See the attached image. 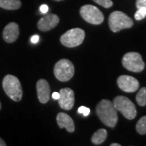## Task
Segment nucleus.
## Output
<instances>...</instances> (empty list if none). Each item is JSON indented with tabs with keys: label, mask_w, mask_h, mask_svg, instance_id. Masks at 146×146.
Returning <instances> with one entry per match:
<instances>
[{
	"label": "nucleus",
	"mask_w": 146,
	"mask_h": 146,
	"mask_svg": "<svg viewBox=\"0 0 146 146\" xmlns=\"http://www.w3.org/2000/svg\"><path fill=\"white\" fill-rule=\"evenodd\" d=\"M96 113L101 121L109 127H114L118 122L117 110L112 102L102 100L96 108Z\"/></svg>",
	"instance_id": "1"
},
{
	"label": "nucleus",
	"mask_w": 146,
	"mask_h": 146,
	"mask_svg": "<svg viewBox=\"0 0 146 146\" xmlns=\"http://www.w3.org/2000/svg\"><path fill=\"white\" fill-rule=\"evenodd\" d=\"M57 123L60 129L65 128L69 133H73L75 129V126L73 120L69 115L64 112H60L57 115Z\"/></svg>",
	"instance_id": "14"
},
{
	"label": "nucleus",
	"mask_w": 146,
	"mask_h": 146,
	"mask_svg": "<svg viewBox=\"0 0 146 146\" xmlns=\"http://www.w3.org/2000/svg\"><path fill=\"white\" fill-rule=\"evenodd\" d=\"M111 146H120V144L119 143H112L110 145Z\"/></svg>",
	"instance_id": "27"
},
{
	"label": "nucleus",
	"mask_w": 146,
	"mask_h": 146,
	"mask_svg": "<svg viewBox=\"0 0 146 146\" xmlns=\"http://www.w3.org/2000/svg\"><path fill=\"white\" fill-rule=\"evenodd\" d=\"M93 1L106 8H109L113 5L112 0H93Z\"/></svg>",
	"instance_id": "20"
},
{
	"label": "nucleus",
	"mask_w": 146,
	"mask_h": 146,
	"mask_svg": "<svg viewBox=\"0 0 146 146\" xmlns=\"http://www.w3.org/2000/svg\"><path fill=\"white\" fill-rule=\"evenodd\" d=\"M37 98L42 104H46L50 100V87L48 82L45 79H40L36 83Z\"/></svg>",
	"instance_id": "13"
},
{
	"label": "nucleus",
	"mask_w": 146,
	"mask_h": 146,
	"mask_svg": "<svg viewBox=\"0 0 146 146\" xmlns=\"http://www.w3.org/2000/svg\"><path fill=\"white\" fill-rule=\"evenodd\" d=\"M3 91L11 100L20 102L23 98V88L19 79L16 76L8 74L3 78L2 82Z\"/></svg>",
	"instance_id": "2"
},
{
	"label": "nucleus",
	"mask_w": 146,
	"mask_h": 146,
	"mask_svg": "<svg viewBox=\"0 0 146 146\" xmlns=\"http://www.w3.org/2000/svg\"><path fill=\"white\" fill-rule=\"evenodd\" d=\"M136 7L137 9L142 7L146 8V0H137Z\"/></svg>",
	"instance_id": "22"
},
{
	"label": "nucleus",
	"mask_w": 146,
	"mask_h": 146,
	"mask_svg": "<svg viewBox=\"0 0 146 146\" xmlns=\"http://www.w3.org/2000/svg\"><path fill=\"white\" fill-rule=\"evenodd\" d=\"M60 18L56 14H48L41 18L37 23V27L40 31L47 32L55 28L58 25Z\"/></svg>",
	"instance_id": "11"
},
{
	"label": "nucleus",
	"mask_w": 146,
	"mask_h": 146,
	"mask_svg": "<svg viewBox=\"0 0 146 146\" xmlns=\"http://www.w3.org/2000/svg\"><path fill=\"white\" fill-rule=\"evenodd\" d=\"M52 98L54 100H58L60 98V93L58 92H54L52 94Z\"/></svg>",
	"instance_id": "25"
},
{
	"label": "nucleus",
	"mask_w": 146,
	"mask_h": 146,
	"mask_svg": "<svg viewBox=\"0 0 146 146\" xmlns=\"http://www.w3.org/2000/svg\"><path fill=\"white\" fill-rule=\"evenodd\" d=\"M136 130L140 135L146 134V116L141 117L136 125Z\"/></svg>",
	"instance_id": "18"
},
{
	"label": "nucleus",
	"mask_w": 146,
	"mask_h": 146,
	"mask_svg": "<svg viewBox=\"0 0 146 146\" xmlns=\"http://www.w3.org/2000/svg\"><path fill=\"white\" fill-rule=\"evenodd\" d=\"M54 75L58 81L66 82L70 80L74 74V67L70 60L62 59L54 66Z\"/></svg>",
	"instance_id": "5"
},
{
	"label": "nucleus",
	"mask_w": 146,
	"mask_h": 146,
	"mask_svg": "<svg viewBox=\"0 0 146 146\" xmlns=\"http://www.w3.org/2000/svg\"><path fill=\"white\" fill-rule=\"evenodd\" d=\"M117 84L122 91L127 93L135 92L139 87V83L137 80L128 75L120 76L117 79Z\"/></svg>",
	"instance_id": "9"
},
{
	"label": "nucleus",
	"mask_w": 146,
	"mask_h": 146,
	"mask_svg": "<svg viewBox=\"0 0 146 146\" xmlns=\"http://www.w3.org/2000/svg\"><path fill=\"white\" fill-rule=\"evenodd\" d=\"M146 16V8L142 7V8H138V10L135 14V18L137 21H141Z\"/></svg>",
	"instance_id": "19"
},
{
	"label": "nucleus",
	"mask_w": 146,
	"mask_h": 146,
	"mask_svg": "<svg viewBox=\"0 0 146 146\" xmlns=\"http://www.w3.org/2000/svg\"><path fill=\"white\" fill-rule=\"evenodd\" d=\"M1 102H0V110H1Z\"/></svg>",
	"instance_id": "28"
},
{
	"label": "nucleus",
	"mask_w": 146,
	"mask_h": 146,
	"mask_svg": "<svg viewBox=\"0 0 146 146\" xmlns=\"http://www.w3.org/2000/svg\"><path fill=\"white\" fill-rule=\"evenodd\" d=\"M31 42L33 43H37L38 41H39V35H33L31 37Z\"/></svg>",
	"instance_id": "24"
},
{
	"label": "nucleus",
	"mask_w": 146,
	"mask_h": 146,
	"mask_svg": "<svg viewBox=\"0 0 146 146\" xmlns=\"http://www.w3.org/2000/svg\"><path fill=\"white\" fill-rule=\"evenodd\" d=\"M85 33L83 29L79 28L68 30L60 37L62 44L67 47L78 46L83 43L85 39Z\"/></svg>",
	"instance_id": "6"
},
{
	"label": "nucleus",
	"mask_w": 146,
	"mask_h": 146,
	"mask_svg": "<svg viewBox=\"0 0 146 146\" xmlns=\"http://www.w3.org/2000/svg\"><path fill=\"white\" fill-rule=\"evenodd\" d=\"M107 131L104 129H99L92 135L91 141L95 145H100L104 143L107 137Z\"/></svg>",
	"instance_id": "16"
},
{
	"label": "nucleus",
	"mask_w": 146,
	"mask_h": 146,
	"mask_svg": "<svg viewBox=\"0 0 146 146\" xmlns=\"http://www.w3.org/2000/svg\"><path fill=\"white\" fill-rule=\"evenodd\" d=\"M136 101L140 106H146V87H143L139 91L136 96Z\"/></svg>",
	"instance_id": "17"
},
{
	"label": "nucleus",
	"mask_w": 146,
	"mask_h": 146,
	"mask_svg": "<svg viewBox=\"0 0 146 146\" xmlns=\"http://www.w3.org/2000/svg\"><path fill=\"white\" fill-rule=\"evenodd\" d=\"M123 65L127 70L133 72H140L145 68L141 56L137 52H129L123 56Z\"/></svg>",
	"instance_id": "7"
},
{
	"label": "nucleus",
	"mask_w": 146,
	"mask_h": 146,
	"mask_svg": "<svg viewBox=\"0 0 146 146\" xmlns=\"http://www.w3.org/2000/svg\"><path fill=\"white\" fill-rule=\"evenodd\" d=\"M39 10H40V11H41V13H43V14H46L47 12H48L49 8H48V6H47V5L43 4V5H41V7H40Z\"/></svg>",
	"instance_id": "23"
},
{
	"label": "nucleus",
	"mask_w": 146,
	"mask_h": 146,
	"mask_svg": "<svg viewBox=\"0 0 146 146\" xmlns=\"http://www.w3.org/2000/svg\"><path fill=\"white\" fill-rule=\"evenodd\" d=\"M115 108L123 116L129 120H133L137 116V110L134 104L125 96H117L113 101Z\"/></svg>",
	"instance_id": "4"
},
{
	"label": "nucleus",
	"mask_w": 146,
	"mask_h": 146,
	"mask_svg": "<svg viewBox=\"0 0 146 146\" xmlns=\"http://www.w3.org/2000/svg\"><path fill=\"white\" fill-rule=\"evenodd\" d=\"M21 0H0V8L8 10H16L21 7Z\"/></svg>",
	"instance_id": "15"
},
{
	"label": "nucleus",
	"mask_w": 146,
	"mask_h": 146,
	"mask_svg": "<svg viewBox=\"0 0 146 146\" xmlns=\"http://www.w3.org/2000/svg\"><path fill=\"white\" fill-rule=\"evenodd\" d=\"M58 100L60 108L65 110H70L74 104V91L70 88L60 89V98Z\"/></svg>",
	"instance_id": "10"
},
{
	"label": "nucleus",
	"mask_w": 146,
	"mask_h": 146,
	"mask_svg": "<svg viewBox=\"0 0 146 146\" xmlns=\"http://www.w3.org/2000/svg\"><path fill=\"white\" fill-rule=\"evenodd\" d=\"M78 112L80 114H83L85 116H87L90 113V109L85 106H81L78 109Z\"/></svg>",
	"instance_id": "21"
},
{
	"label": "nucleus",
	"mask_w": 146,
	"mask_h": 146,
	"mask_svg": "<svg viewBox=\"0 0 146 146\" xmlns=\"http://www.w3.org/2000/svg\"><path fill=\"white\" fill-rule=\"evenodd\" d=\"M54 1H62V0H54Z\"/></svg>",
	"instance_id": "29"
},
{
	"label": "nucleus",
	"mask_w": 146,
	"mask_h": 146,
	"mask_svg": "<svg viewBox=\"0 0 146 146\" xmlns=\"http://www.w3.org/2000/svg\"><path fill=\"white\" fill-rule=\"evenodd\" d=\"M108 25L112 32L117 33L123 29L131 28L133 26V21L124 12L115 11L109 16Z\"/></svg>",
	"instance_id": "3"
},
{
	"label": "nucleus",
	"mask_w": 146,
	"mask_h": 146,
	"mask_svg": "<svg viewBox=\"0 0 146 146\" xmlns=\"http://www.w3.org/2000/svg\"><path fill=\"white\" fill-rule=\"evenodd\" d=\"M0 146H6V143L1 137H0Z\"/></svg>",
	"instance_id": "26"
},
{
	"label": "nucleus",
	"mask_w": 146,
	"mask_h": 146,
	"mask_svg": "<svg viewBox=\"0 0 146 146\" xmlns=\"http://www.w3.org/2000/svg\"><path fill=\"white\" fill-rule=\"evenodd\" d=\"M20 34L19 27L16 23H10L5 27L3 31V38L5 42L14 43L18 38Z\"/></svg>",
	"instance_id": "12"
},
{
	"label": "nucleus",
	"mask_w": 146,
	"mask_h": 146,
	"mask_svg": "<svg viewBox=\"0 0 146 146\" xmlns=\"http://www.w3.org/2000/svg\"><path fill=\"white\" fill-rule=\"evenodd\" d=\"M80 14L85 21L92 25H100L104 20V16L101 11L92 5H85L81 7Z\"/></svg>",
	"instance_id": "8"
}]
</instances>
